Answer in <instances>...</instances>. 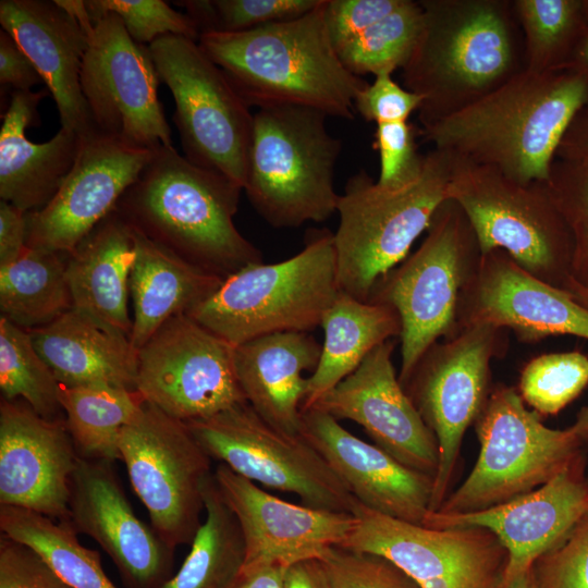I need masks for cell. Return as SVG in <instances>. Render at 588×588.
<instances>
[{
    "label": "cell",
    "mask_w": 588,
    "mask_h": 588,
    "mask_svg": "<svg viewBox=\"0 0 588 588\" xmlns=\"http://www.w3.org/2000/svg\"><path fill=\"white\" fill-rule=\"evenodd\" d=\"M504 345L501 328L462 327L445 343L431 345L401 384L438 441L430 512L438 511L450 493L464 434L491 392L490 362Z\"/></svg>",
    "instance_id": "5bb4252c"
},
{
    "label": "cell",
    "mask_w": 588,
    "mask_h": 588,
    "mask_svg": "<svg viewBox=\"0 0 588 588\" xmlns=\"http://www.w3.org/2000/svg\"><path fill=\"white\" fill-rule=\"evenodd\" d=\"M355 526L340 546L384 556L420 588H505L509 553L480 526L428 528L357 501Z\"/></svg>",
    "instance_id": "9a60e30c"
},
{
    "label": "cell",
    "mask_w": 588,
    "mask_h": 588,
    "mask_svg": "<svg viewBox=\"0 0 588 588\" xmlns=\"http://www.w3.org/2000/svg\"><path fill=\"white\" fill-rule=\"evenodd\" d=\"M93 23L81 87L94 128L144 148L172 147L148 46L134 41L113 13Z\"/></svg>",
    "instance_id": "e0dca14e"
},
{
    "label": "cell",
    "mask_w": 588,
    "mask_h": 588,
    "mask_svg": "<svg viewBox=\"0 0 588 588\" xmlns=\"http://www.w3.org/2000/svg\"><path fill=\"white\" fill-rule=\"evenodd\" d=\"M531 569L538 588H588V514Z\"/></svg>",
    "instance_id": "f6af8a7d"
},
{
    "label": "cell",
    "mask_w": 588,
    "mask_h": 588,
    "mask_svg": "<svg viewBox=\"0 0 588 588\" xmlns=\"http://www.w3.org/2000/svg\"><path fill=\"white\" fill-rule=\"evenodd\" d=\"M421 101L419 95L396 83L392 74L381 73L357 94L355 110L366 121L376 124L403 122L418 111Z\"/></svg>",
    "instance_id": "c3c4849f"
},
{
    "label": "cell",
    "mask_w": 588,
    "mask_h": 588,
    "mask_svg": "<svg viewBox=\"0 0 588 588\" xmlns=\"http://www.w3.org/2000/svg\"><path fill=\"white\" fill-rule=\"evenodd\" d=\"M544 185L571 234L569 277L588 290V168L555 159Z\"/></svg>",
    "instance_id": "b9f144b4"
},
{
    "label": "cell",
    "mask_w": 588,
    "mask_h": 588,
    "mask_svg": "<svg viewBox=\"0 0 588 588\" xmlns=\"http://www.w3.org/2000/svg\"><path fill=\"white\" fill-rule=\"evenodd\" d=\"M121 461L151 528L172 550L191 544L205 510L212 460L184 421L145 401L119 438Z\"/></svg>",
    "instance_id": "7c38bea8"
},
{
    "label": "cell",
    "mask_w": 588,
    "mask_h": 588,
    "mask_svg": "<svg viewBox=\"0 0 588 588\" xmlns=\"http://www.w3.org/2000/svg\"><path fill=\"white\" fill-rule=\"evenodd\" d=\"M170 89L183 156L244 189L254 114L198 41L164 35L148 46Z\"/></svg>",
    "instance_id": "8fae6325"
},
{
    "label": "cell",
    "mask_w": 588,
    "mask_h": 588,
    "mask_svg": "<svg viewBox=\"0 0 588 588\" xmlns=\"http://www.w3.org/2000/svg\"><path fill=\"white\" fill-rule=\"evenodd\" d=\"M321 562L331 588H420L400 567L379 554L333 547Z\"/></svg>",
    "instance_id": "ee69618b"
},
{
    "label": "cell",
    "mask_w": 588,
    "mask_h": 588,
    "mask_svg": "<svg viewBox=\"0 0 588 588\" xmlns=\"http://www.w3.org/2000/svg\"><path fill=\"white\" fill-rule=\"evenodd\" d=\"M0 83L20 91L44 83L33 62L4 29L0 30Z\"/></svg>",
    "instance_id": "f907efd6"
},
{
    "label": "cell",
    "mask_w": 588,
    "mask_h": 588,
    "mask_svg": "<svg viewBox=\"0 0 588 588\" xmlns=\"http://www.w3.org/2000/svg\"><path fill=\"white\" fill-rule=\"evenodd\" d=\"M327 118L301 106H269L254 114L244 191L273 228L323 222L336 212L341 140L328 131Z\"/></svg>",
    "instance_id": "52a82bcc"
},
{
    "label": "cell",
    "mask_w": 588,
    "mask_h": 588,
    "mask_svg": "<svg viewBox=\"0 0 588 588\" xmlns=\"http://www.w3.org/2000/svg\"><path fill=\"white\" fill-rule=\"evenodd\" d=\"M26 213L4 200L0 201V267L19 259L27 247Z\"/></svg>",
    "instance_id": "816d5d0a"
},
{
    "label": "cell",
    "mask_w": 588,
    "mask_h": 588,
    "mask_svg": "<svg viewBox=\"0 0 588 588\" xmlns=\"http://www.w3.org/2000/svg\"><path fill=\"white\" fill-rule=\"evenodd\" d=\"M456 320L457 331L487 323L510 328L527 342L562 334L588 339V308L566 289L530 274L502 249L480 255L462 289Z\"/></svg>",
    "instance_id": "d6986e66"
},
{
    "label": "cell",
    "mask_w": 588,
    "mask_h": 588,
    "mask_svg": "<svg viewBox=\"0 0 588 588\" xmlns=\"http://www.w3.org/2000/svg\"><path fill=\"white\" fill-rule=\"evenodd\" d=\"M566 68L578 72L588 79V27Z\"/></svg>",
    "instance_id": "9f6ffc18"
},
{
    "label": "cell",
    "mask_w": 588,
    "mask_h": 588,
    "mask_svg": "<svg viewBox=\"0 0 588 588\" xmlns=\"http://www.w3.org/2000/svg\"><path fill=\"white\" fill-rule=\"evenodd\" d=\"M324 333L317 368L307 378L302 409L351 375L378 345L400 336L399 314L389 305L359 301L339 291L323 316Z\"/></svg>",
    "instance_id": "1f68e13d"
},
{
    "label": "cell",
    "mask_w": 588,
    "mask_h": 588,
    "mask_svg": "<svg viewBox=\"0 0 588 588\" xmlns=\"http://www.w3.org/2000/svg\"><path fill=\"white\" fill-rule=\"evenodd\" d=\"M28 332L59 383L136 390L138 351L127 334L74 308Z\"/></svg>",
    "instance_id": "f1b7e54d"
},
{
    "label": "cell",
    "mask_w": 588,
    "mask_h": 588,
    "mask_svg": "<svg viewBox=\"0 0 588 588\" xmlns=\"http://www.w3.org/2000/svg\"><path fill=\"white\" fill-rule=\"evenodd\" d=\"M525 70L565 69L588 27V0H513Z\"/></svg>",
    "instance_id": "8d00e7d4"
},
{
    "label": "cell",
    "mask_w": 588,
    "mask_h": 588,
    "mask_svg": "<svg viewBox=\"0 0 588 588\" xmlns=\"http://www.w3.org/2000/svg\"><path fill=\"white\" fill-rule=\"evenodd\" d=\"M284 588H331L320 560L297 562L284 568Z\"/></svg>",
    "instance_id": "db71d44e"
},
{
    "label": "cell",
    "mask_w": 588,
    "mask_h": 588,
    "mask_svg": "<svg viewBox=\"0 0 588 588\" xmlns=\"http://www.w3.org/2000/svg\"><path fill=\"white\" fill-rule=\"evenodd\" d=\"M62 254L26 247L15 261L0 267L2 317L32 330L73 307Z\"/></svg>",
    "instance_id": "836d02e7"
},
{
    "label": "cell",
    "mask_w": 588,
    "mask_h": 588,
    "mask_svg": "<svg viewBox=\"0 0 588 588\" xmlns=\"http://www.w3.org/2000/svg\"><path fill=\"white\" fill-rule=\"evenodd\" d=\"M321 345L310 332H277L234 346V367L247 403L270 425L298 434L306 371L317 368Z\"/></svg>",
    "instance_id": "83f0119b"
},
{
    "label": "cell",
    "mask_w": 588,
    "mask_h": 588,
    "mask_svg": "<svg viewBox=\"0 0 588 588\" xmlns=\"http://www.w3.org/2000/svg\"><path fill=\"white\" fill-rule=\"evenodd\" d=\"M132 229L136 258L130 280L134 307L130 339L138 351L171 318L188 315L207 299L223 278Z\"/></svg>",
    "instance_id": "4dcf8cb0"
},
{
    "label": "cell",
    "mask_w": 588,
    "mask_h": 588,
    "mask_svg": "<svg viewBox=\"0 0 588 588\" xmlns=\"http://www.w3.org/2000/svg\"><path fill=\"white\" fill-rule=\"evenodd\" d=\"M339 291L333 232L310 229L298 254L228 275L187 316L237 346L266 334L315 330Z\"/></svg>",
    "instance_id": "8992f818"
},
{
    "label": "cell",
    "mask_w": 588,
    "mask_h": 588,
    "mask_svg": "<svg viewBox=\"0 0 588 588\" xmlns=\"http://www.w3.org/2000/svg\"><path fill=\"white\" fill-rule=\"evenodd\" d=\"M422 26L404 87L422 98L420 126L474 103L523 71L524 40L510 0H419Z\"/></svg>",
    "instance_id": "7a4b0ae2"
},
{
    "label": "cell",
    "mask_w": 588,
    "mask_h": 588,
    "mask_svg": "<svg viewBox=\"0 0 588 588\" xmlns=\"http://www.w3.org/2000/svg\"><path fill=\"white\" fill-rule=\"evenodd\" d=\"M60 383L35 347L28 330L0 318V390L7 401L23 400L46 419H59Z\"/></svg>",
    "instance_id": "74e56055"
},
{
    "label": "cell",
    "mask_w": 588,
    "mask_h": 588,
    "mask_svg": "<svg viewBox=\"0 0 588 588\" xmlns=\"http://www.w3.org/2000/svg\"><path fill=\"white\" fill-rule=\"evenodd\" d=\"M203 494L205 522L177 573L159 588H230L242 572L244 536L213 473L206 480Z\"/></svg>",
    "instance_id": "d6a6232c"
},
{
    "label": "cell",
    "mask_w": 588,
    "mask_h": 588,
    "mask_svg": "<svg viewBox=\"0 0 588 588\" xmlns=\"http://www.w3.org/2000/svg\"><path fill=\"white\" fill-rule=\"evenodd\" d=\"M393 350L392 340L375 347L351 375L311 406L336 420L358 424L375 445L406 467L434 479L438 441L400 383L392 363Z\"/></svg>",
    "instance_id": "44dd1931"
},
{
    "label": "cell",
    "mask_w": 588,
    "mask_h": 588,
    "mask_svg": "<svg viewBox=\"0 0 588 588\" xmlns=\"http://www.w3.org/2000/svg\"><path fill=\"white\" fill-rule=\"evenodd\" d=\"M588 514V477L581 454L543 486L482 511L465 514L429 512L428 528L480 526L506 548L505 588L548 550L561 543Z\"/></svg>",
    "instance_id": "cb8c5ba5"
},
{
    "label": "cell",
    "mask_w": 588,
    "mask_h": 588,
    "mask_svg": "<svg viewBox=\"0 0 588 588\" xmlns=\"http://www.w3.org/2000/svg\"><path fill=\"white\" fill-rule=\"evenodd\" d=\"M78 457L65 420L46 419L26 403L1 400L0 505L69 520Z\"/></svg>",
    "instance_id": "603a6c76"
},
{
    "label": "cell",
    "mask_w": 588,
    "mask_h": 588,
    "mask_svg": "<svg viewBox=\"0 0 588 588\" xmlns=\"http://www.w3.org/2000/svg\"><path fill=\"white\" fill-rule=\"evenodd\" d=\"M324 1L307 14L237 33H201L198 45L249 107L301 106L353 120L368 84L342 63L328 34Z\"/></svg>",
    "instance_id": "3957f363"
},
{
    "label": "cell",
    "mask_w": 588,
    "mask_h": 588,
    "mask_svg": "<svg viewBox=\"0 0 588 588\" xmlns=\"http://www.w3.org/2000/svg\"><path fill=\"white\" fill-rule=\"evenodd\" d=\"M241 186L159 146L115 211L134 229L221 278L262 262L234 224Z\"/></svg>",
    "instance_id": "277c9868"
},
{
    "label": "cell",
    "mask_w": 588,
    "mask_h": 588,
    "mask_svg": "<svg viewBox=\"0 0 588 588\" xmlns=\"http://www.w3.org/2000/svg\"><path fill=\"white\" fill-rule=\"evenodd\" d=\"M137 359L136 390L181 421L247 402L235 373L234 346L187 315L167 321Z\"/></svg>",
    "instance_id": "2e32d148"
},
{
    "label": "cell",
    "mask_w": 588,
    "mask_h": 588,
    "mask_svg": "<svg viewBox=\"0 0 588 588\" xmlns=\"http://www.w3.org/2000/svg\"><path fill=\"white\" fill-rule=\"evenodd\" d=\"M588 384V357L580 352L550 353L523 368L518 393L540 416L556 415Z\"/></svg>",
    "instance_id": "ab89813d"
},
{
    "label": "cell",
    "mask_w": 588,
    "mask_h": 588,
    "mask_svg": "<svg viewBox=\"0 0 588 588\" xmlns=\"http://www.w3.org/2000/svg\"><path fill=\"white\" fill-rule=\"evenodd\" d=\"M155 149L93 131L81 137L75 162L51 200L27 212V246L62 255L114 209L137 180Z\"/></svg>",
    "instance_id": "ac0fdd59"
},
{
    "label": "cell",
    "mask_w": 588,
    "mask_h": 588,
    "mask_svg": "<svg viewBox=\"0 0 588 588\" xmlns=\"http://www.w3.org/2000/svg\"><path fill=\"white\" fill-rule=\"evenodd\" d=\"M68 257L72 308L130 336L127 301L136 258L132 226L113 210Z\"/></svg>",
    "instance_id": "f546056e"
},
{
    "label": "cell",
    "mask_w": 588,
    "mask_h": 588,
    "mask_svg": "<svg viewBox=\"0 0 588 588\" xmlns=\"http://www.w3.org/2000/svg\"><path fill=\"white\" fill-rule=\"evenodd\" d=\"M403 0H326L323 17L338 52L344 45L397 9Z\"/></svg>",
    "instance_id": "681fc988"
},
{
    "label": "cell",
    "mask_w": 588,
    "mask_h": 588,
    "mask_svg": "<svg viewBox=\"0 0 588 588\" xmlns=\"http://www.w3.org/2000/svg\"><path fill=\"white\" fill-rule=\"evenodd\" d=\"M0 529L36 551L73 588H117L105 573L98 551L81 544L68 520L0 505Z\"/></svg>",
    "instance_id": "d590c367"
},
{
    "label": "cell",
    "mask_w": 588,
    "mask_h": 588,
    "mask_svg": "<svg viewBox=\"0 0 588 588\" xmlns=\"http://www.w3.org/2000/svg\"><path fill=\"white\" fill-rule=\"evenodd\" d=\"M569 428L583 442L588 441V405L577 413L576 419Z\"/></svg>",
    "instance_id": "6f0895ef"
},
{
    "label": "cell",
    "mask_w": 588,
    "mask_h": 588,
    "mask_svg": "<svg viewBox=\"0 0 588 588\" xmlns=\"http://www.w3.org/2000/svg\"><path fill=\"white\" fill-rule=\"evenodd\" d=\"M555 159L588 168V103L569 124L559 145Z\"/></svg>",
    "instance_id": "f5cc1de1"
},
{
    "label": "cell",
    "mask_w": 588,
    "mask_h": 588,
    "mask_svg": "<svg viewBox=\"0 0 588 588\" xmlns=\"http://www.w3.org/2000/svg\"><path fill=\"white\" fill-rule=\"evenodd\" d=\"M453 156L432 148L409 182L382 186L363 169L339 196L333 232L339 290L368 302L379 279L400 265L449 199Z\"/></svg>",
    "instance_id": "5b68a950"
},
{
    "label": "cell",
    "mask_w": 588,
    "mask_h": 588,
    "mask_svg": "<svg viewBox=\"0 0 588 588\" xmlns=\"http://www.w3.org/2000/svg\"><path fill=\"white\" fill-rule=\"evenodd\" d=\"M49 90H14L0 130V197L24 212L45 207L71 171L81 136L61 127L48 142L26 137L39 122L38 105Z\"/></svg>",
    "instance_id": "4316f807"
},
{
    "label": "cell",
    "mask_w": 588,
    "mask_h": 588,
    "mask_svg": "<svg viewBox=\"0 0 588 588\" xmlns=\"http://www.w3.org/2000/svg\"><path fill=\"white\" fill-rule=\"evenodd\" d=\"M298 434L326 460L360 504L396 519L424 525L433 491L431 476L406 467L314 406L302 409Z\"/></svg>",
    "instance_id": "d4e9b609"
},
{
    "label": "cell",
    "mask_w": 588,
    "mask_h": 588,
    "mask_svg": "<svg viewBox=\"0 0 588 588\" xmlns=\"http://www.w3.org/2000/svg\"><path fill=\"white\" fill-rule=\"evenodd\" d=\"M91 20L113 13L119 16L131 38L149 46L164 35H176L198 41L200 33L186 14L174 10L163 0H88L85 1Z\"/></svg>",
    "instance_id": "7bdbcfd3"
},
{
    "label": "cell",
    "mask_w": 588,
    "mask_h": 588,
    "mask_svg": "<svg viewBox=\"0 0 588 588\" xmlns=\"http://www.w3.org/2000/svg\"><path fill=\"white\" fill-rule=\"evenodd\" d=\"M372 148L379 154L377 183L395 187L413 180L420 171L424 155L418 154L419 128L408 121L376 124Z\"/></svg>",
    "instance_id": "bcb514c9"
},
{
    "label": "cell",
    "mask_w": 588,
    "mask_h": 588,
    "mask_svg": "<svg viewBox=\"0 0 588 588\" xmlns=\"http://www.w3.org/2000/svg\"><path fill=\"white\" fill-rule=\"evenodd\" d=\"M321 0H187L186 10L199 33H237L301 17Z\"/></svg>",
    "instance_id": "60d3db41"
},
{
    "label": "cell",
    "mask_w": 588,
    "mask_h": 588,
    "mask_svg": "<svg viewBox=\"0 0 588 588\" xmlns=\"http://www.w3.org/2000/svg\"><path fill=\"white\" fill-rule=\"evenodd\" d=\"M506 588H538L532 575L531 567L516 576Z\"/></svg>",
    "instance_id": "91938a15"
},
{
    "label": "cell",
    "mask_w": 588,
    "mask_h": 588,
    "mask_svg": "<svg viewBox=\"0 0 588 588\" xmlns=\"http://www.w3.org/2000/svg\"><path fill=\"white\" fill-rule=\"evenodd\" d=\"M59 401L78 456L111 463L121 460V430L145 403L137 390L61 383Z\"/></svg>",
    "instance_id": "e575fe53"
},
{
    "label": "cell",
    "mask_w": 588,
    "mask_h": 588,
    "mask_svg": "<svg viewBox=\"0 0 588 588\" xmlns=\"http://www.w3.org/2000/svg\"><path fill=\"white\" fill-rule=\"evenodd\" d=\"M284 567L270 566L241 573L230 588H284Z\"/></svg>",
    "instance_id": "11a10c76"
},
{
    "label": "cell",
    "mask_w": 588,
    "mask_h": 588,
    "mask_svg": "<svg viewBox=\"0 0 588 588\" xmlns=\"http://www.w3.org/2000/svg\"><path fill=\"white\" fill-rule=\"evenodd\" d=\"M213 475L244 536L246 553L241 573L321 561L331 548L345 542L355 526L352 513L290 503L224 464L219 463Z\"/></svg>",
    "instance_id": "ffe728a7"
},
{
    "label": "cell",
    "mask_w": 588,
    "mask_h": 588,
    "mask_svg": "<svg viewBox=\"0 0 588 588\" xmlns=\"http://www.w3.org/2000/svg\"><path fill=\"white\" fill-rule=\"evenodd\" d=\"M474 425L478 458L436 512L465 514L505 503L543 486L583 454V441L571 428L544 426L505 384L491 390Z\"/></svg>",
    "instance_id": "9c48e42d"
},
{
    "label": "cell",
    "mask_w": 588,
    "mask_h": 588,
    "mask_svg": "<svg viewBox=\"0 0 588 588\" xmlns=\"http://www.w3.org/2000/svg\"><path fill=\"white\" fill-rule=\"evenodd\" d=\"M185 425L212 461L318 510L352 513L357 500L301 436L283 432L247 403Z\"/></svg>",
    "instance_id": "4fadbf2b"
},
{
    "label": "cell",
    "mask_w": 588,
    "mask_h": 588,
    "mask_svg": "<svg viewBox=\"0 0 588 588\" xmlns=\"http://www.w3.org/2000/svg\"><path fill=\"white\" fill-rule=\"evenodd\" d=\"M0 24L26 53L52 95L61 127L81 137L94 128L81 87L93 26L61 0H1Z\"/></svg>",
    "instance_id": "484cf974"
},
{
    "label": "cell",
    "mask_w": 588,
    "mask_h": 588,
    "mask_svg": "<svg viewBox=\"0 0 588 588\" xmlns=\"http://www.w3.org/2000/svg\"><path fill=\"white\" fill-rule=\"evenodd\" d=\"M588 103V79L571 69L523 70L497 89L419 127L434 149L497 169L524 184L544 183L559 145Z\"/></svg>",
    "instance_id": "6da1fadb"
},
{
    "label": "cell",
    "mask_w": 588,
    "mask_h": 588,
    "mask_svg": "<svg viewBox=\"0 0 588 588\" xmlns=\"http://www.w3.org/2000/svg\"><path fill=\"white\" fill-rule=\"evenodd\" d=\"M69 507L74 531L106 551L128 588H159L172 576L174 550L135 515L111 462L78 457Z\"/></svg>",
    "instance_id": "7402d4cb"
},
{
    "label": "cell",
    "mask_w": 588,
    "mask_h": 588,
    "mask_svg": "<svg viewBox=\"0 0 588 588\" xmlns=\"http://www.w3.org/2000/svg\"><path fill=\"white\" fill-rule=\"evenodd\" d=\"M564 289H566L579 304L588 308L587 289L575 282L571 277L566 279Z\"/></svg>",
    "instance_id": "680465c9"
},
{
    "label": "cell",
    "mask_w": 588,
    "mask_h": 588,
    "mask_svg": "<svg viewBox=\"0 0 588 588\" xmlns=\"http://www.w3.org/2000/svg\"><path fill=\"white\" fill-rule=\"evenodd\" d=\"M449 198L467 217L481 255L502 249L530 274L564 287L572 238L544 183H519L453 156Z\"/></svg>",
    "instance_id": "30bf717a"
},
{
    "label": "cell",
    "mask_w": 588,
    "mask_h": 588,
    "mask_svg": "<svg viewBox=\"0 0 588 588\" xmlns=\"http://www.w3.org/2000/svg\"><path fill=\"white\" fill-rule=\"evenodd\" d=\"M426 237L411 256L377 281L369 302L400 316L402 384L425 352L442 335L457 332V306L480 249L462 208L446 199L434 212Z\"/></svg>",
    "instance_id": "ba28073f"
},
{
    "label": "cell",
    "mask_w": 588,
    "mask_h": 588,
    "mask_svg": "<svg viewBox=\"0 0 588 588\" xmlns=\"http://www.w3.org/2000/svg\"><path fill=\"white\" fill-rule=\"evenodd\" d=\"M420 1L403 0L392 13L338 50L343 65L354 75L377 76L403 69L412 56L422 26Z\"/></svg>",
    "instance_id": "f35d334b"
},
{
    "label": "cell",
    "mask_w": 588,
    "mask_h": 588,
    "mask_svg": "<svg viewBox=\"0 0 588 588\" xmlns=\"http://www.w3.org/2000/svg\"><path fill=\"white\" fill-rule=\"evenodd\" d=\"M0 588H73L28 546L0 538Z\"/></svg>",
    "instance_id": "7dc6e473"
}]
</instances>
